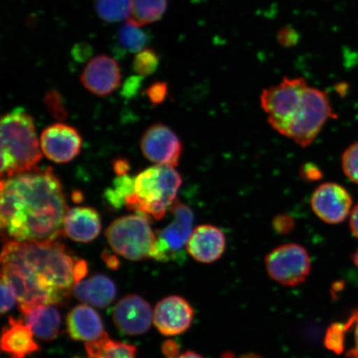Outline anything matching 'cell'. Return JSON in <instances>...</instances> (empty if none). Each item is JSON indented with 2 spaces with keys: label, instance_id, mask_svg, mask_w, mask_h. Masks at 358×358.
Returning <instances> with one entry per match:
<instances>
[{
  "label": "cell",
  "instance_id": "1",
  "mask_svg": "<svg viewBox=\"0 0 358 358\" xmlns=\"http://www.w3.org/2000/svg\"><path fill=\"white\" fill-rule=\"evenodd\" d=\"M67 211L64 189L51 168L2 178L0 222L8 241L57 240Z\"/></svg>",
  "mask_w": 358,
  "mask_h": 358
},
{
  "label": "cell",
  "instance_id": "2",
  "mask_svg": "<svg viewBox=\"0 0 358 358\" xmlns=\"http://www.w3.org/2000/svg\"><path fill=\"white\" fill-rule=\"evenodd\" d=\"M78 259L57 239L7 241L1 254V278L15 289L20 306H55L73 290Z\"/></svg>",
  "mask_w": 358,
  "mask_h": 358
},
{
  "label": "cell",
  "instance_id": "3",
  "mask_svg": "<svg viewBox=\"0 0 358 358\" xmlns=\"http://www.w3.org/2000/svg\"><path fill=\"white\" fill-rule=\"evenodd\" d=\"M1 176L8 178L33 171L42 159L32 116L16 108L2 116Z\"/></svg>",
  "mask_w": 358,
  "mask_h": 358
},
{
  "label": "cell",
  "instance_id": "4",
  "mask_svg": "<svg viewBox=\"0 0 358 358\" xmlns=\"http://www.w3.org/2000/svg\"><path fill=\"white\" fill-rule=\"evenodd\" d=\"M182 178L167 165H155L136 177L134 194L125 201V207L161 220L176 203Z\"/></svg>",
  "mask_w": 358,
  "mask_h": 358
},
{
  "label": "cell",
  "instance_id": "5",
  "mask_svg": "<svg viewBox=\"0 0 358 358\" xmlns=\"http://www.w3.org/2000/svg\"><path fill=\"white\" fill-rule=\"evenodd\" d=\"M106 236L115 252L134 262L150 258L156 240L149 217L141 213L116 219L107 228Z\"/></svg>",
  "mask_w": 358,
  "mask_h": 358
},
{
  "label": "cell",
  "instance_id": "6",
  "mask_svg": "<svg viewBox=\"0 0 358 358\" xmlns=\"http://www.w3.org/2000/svg\"><path fill=\"white\" fill-rule=\"evenodd\" d=\"M337 117L328 94L308 87L301 106L289 123L285 136L303 148L310 146L329 119Z\"/></svg>",
  "mask_w": 358,
  "mask_h": 358
},
{
  "label": "cell",
  "instance_id": "7",
  "mask_svg": "<svg viewBox=\"0 0 358 358\" xmlns=\"http://www.w3.org/2000/svg\"><path fill=\"white\" fill-rule=\"evenodd\" d=\"M308 87L304 78H285L279 84L263 90L261 105L275 131L285 136Z\"/></svg>",
  "mask_w": 358,
  "mask_h": 358
},
{
  "label": "cell",
  "instance_id": "8",
  "mask_svg": "<svg viewBox=\"0 0 358 358\" xmlns=\"http://www.w3.org/2000/svg\"><path fill=\"white\" fill-rule=\"evenodd\" d=\"M173 220L157 232L156 240L150 258L160 262L179 261L183 259L186 248L192 234L194 216L192 209L176 200L170 208Z\"/></svg>",
  "mask_w": 358,
  "mask_h": 358
},
{
  "label": "cell",
  "instance_id": "9",
  "mask_svg": "<svg viewBox=\"0 0 358 358\" xmlns=\"http://www.w3.org/2000/svg\"><path fill=\"white\" fill-rule=\"evenodd\" d=\"M267 274L273 280L284 286H298L310 275L311 259L303 246L289 243L273 249L266 255Z\"/></svg>",
  "mask_w": 358,
  "mask_h": 358
},
{
  "label": "cell",
  "instance_id": "10",
  "mask_svg": "<svg viewBox=\"0 0 358 358\" xmlns=\"http://www.w3.org/2000/svg\"><path fill=\"white\" fill-rule=\"evenodd\" d=\"M145 158L158 165L176 167L182 153L177 134L166 125L156 124L147 129L141 142Z\"/></svg>",
  "mask_w": 358,
  "mask_h": 358
},
{
  "label": "cell",
  "instance_id": "11",
  "mask_svg": "<svg viewBox=\"0 0 358 358\" xmlns=\"http://www.w3.org/2000/svg\"><path fill=\"white\" fill-rule=\"evenodd\" d=\"M352 199L349 192L335 182L317 187L311 198V208L320 220L336 225L346 220L351 213Z\"/></svg>",
  "mask_w": 358,
  "mask_h": 358
},
{
  "label": "cell",
  "instance_id": "12",
  "mask_svg": "<svg viewBox=\"0 0 358 358\" xmlns=\"http://www.w3.org/2000/svg\"><path fill=\"white\" fill-rule=\"evenodd\" d=\"M194 317V308L187 299L170 295L156 304L153 321L160 334L176 336L185 333L190 328Z\"/></svg>",
  "mask_w": 358,
  "mask_h": 358
},
{
  "label": "cell",
  "instance_id": "13",
  "mask_svg": "<svg viewBox=\"0 0 358 358\" xmlns=\"http://www.w3.org/2000/svg\"><path fill=\"white\" fill-rule=\"evenodd\" d=\"M112 317L122 333L137 336L149 331L154 313L145 299L136 294H129L115 304Z\"/></svg>",
  "mask_w": 358,
  "mask_h": 358
},
{
  "label": "cell",
  "instance_id": "14",
  "mask_svg": "<svg viewBox=\"0 0 358 358\" xmlns=\"http://www.w3.org/2000/svg\"><path fill=\"white\" fill-rule=\"evenodd\" d=\"M82 138L73 127L57 123L44 129L42 151L48 159L58 164L69 163L80 153Z\"/></svg>",
  "mask_w": 358,
  "mask_h": 358
},
{
  "label": "cell",
  "instance_id": "15",
  "mask_svg": "<svg viewBox=\"0 0 358 358\" xmlns=\"http://www.w3.org/2000/svg\"><path fill=\"white\" fill-rule=\"evenodd\" d=\"M80 79L89 92L96 96H105L119 87L122 73L113 58L99 55L88 62Z\"/></svg>",
  "mask_w": 358,
  "mask_h": 358
},
{
  "label": "cell",
  "instance_id": "16",
  "mask_svg": "<svg viewBox=\"0 0 358 358\" xmlns=\"http://www.w3.org/2000/svg\"><path fill=\"white\" fill-rule=\"evenodd\" d=\"M226 248V236L220 228L211 224H203L192 231L186 250L195 261L212 264L223 256Z\"/></svg>",
  "mask_w": 358,
  "mask_h": 358
},
{
  "label": "cell",
  "instance_id": "17",
  "mask_svg": "<svg viewBox=\"0 0 358 358\" xmlns=\"http://www.w3.org/2000/svg\"><path fill=\"white\" fill-rule=\"evenodd\" d=\"M101 230L100 215L94 208L78 207L66 213L62 234L73 241L90 243L99 236Z\"/></svg>",
  "mask_w": 358,
  "mask_h": 358
},
{
  "label": "cell",
  "instance_id": "18",
  "mask_svg": "<svg viewBox=\"0 0 358 358\" xmlns=\"http://www.w3.org/2000/svg\"><path fill=\"white\" fill-rule=\"evenodd\" d=\"M66 329L71 338L86 343L96 341L106 333L101 316L87 304H80L70 311Z\"/></svg>",
  "mask_w": 358,
  "mask_h": 358
},
{
  "label": "cell",
  "instance_id": "19",
  "mask_svg": "<svg viewBox=\"0 0 358 358\" xmlns=\"http://www.w3.org/2000/svg\"><path fill=\"white\" fill-rule=\"evenodd\" d=\"M33 331L22 320L10 317L3 327L1 336V349L10 358H27L39 350L34 338Z\"/></svg>",
  "mask_w": 358,
  "mask_h": 358
},
{
  "label": "cell",
  "instance_id": "20",
  "mask_svg": "<svg viewBox=\"0 0 358 358\" xmlns=\"http://www.w3.org/2000/svg\"><path fill=\"white\" fill-rule=\"evenodd\" d=\"M26 324L29 326L36 337L52 341L57 337L61 327L59 311L52 304L20 306Z\"/></svg>",
  "mask_w": 358,
  "mask_h": 358
},
{
  "label": "cell",
  "instance_id": "21",
  "mask_svg": "<svg viewBox=\"0 0 358 358\" xmlns=\"http://www.w3.org/2000/svg\"><path fill=\"white\" fill-rule=\"evenodd\" d=\"M73 293L80 301L98 308H106L114 301L116 287L109 277L96 275L76 284Z\"/></svg>",
  "mask_w": 358,
  "mask_h": 358
},
{
  "label": "cell",
  "instance_id": "22",
  "mask_svg": "<svg viewBox=\"0 0 358 358\" xmlns=\"http://www.w3.org/2000/svg\"><path fill=\"white\" fill-rule=\"evenodd\" d=\"M87 358H136L137 349L131 344L115 341L106 333L96 341L86 343Z\"/></svg>",
  "mask_w": 358,
  "mask_h": 358
},
{
  "label": "cell",
  "instance_id": "23",
  "mask_svg": "<svg viewBox=\"0 0 358 358\" xmlns=\"http://www.w3.org/2000/svg\"><path fill=\"white\" fill-rule=\"evenodd\" d=\"M167 6L168 0H131L128 22L138 27L152 24L163 17Z\"/></svg>",
  "mask_w": 358,
  "mask_h": 358
},
{
  "label": "cell",
  "instance_id": "24",
  "mask_svg": "<svg viewBox=\"0 0 358 358\" xmlns=\"http://www.w3.org/2000/svg\"><path fill=\"white\" fill-rule=\"evenodd\" d=\"M131 0H95V10L102 20L116 22L127 19Z\"/></svg>",
  "mask_w": 358,
  "mask_h": 358
},
{
  "label": "cell",
  "instance_id": "25",
  "mask_svg": "<svg viewBox=\"0 0 358 358\" xmlns=\"http://www.w3.org/2000/svg\"><path fill=\"white\" fill-rule=\"evenodd\" d=\"M136 178L127 176H120L116 178L113 185L105 192V198L112 207L120 208L125 206L128 196L132 195L134 191Z\"/></svg>",
  "mask_w": 358,
  "mask_h": 358
},
{
  "label": "cell",
  "instance_id": "26",
  "mask_svg": "<svg viewBox=\"0 0 358 358\" xmlns=\"http://www.w3.org/2000/svg\"><path fill=\"white\" fill-rule=\"evenodd\" d=\"M118 37L120 45L131 52L142 51L149 43V37L145 31L129 22L120 29Z\"/></svg>",
  "mask_w": 358,
  "mask_h": 358
},
{
  "label": "cell",
  "instance_id": "27",
  "mask_svg": "<svg viewBox=\"0 0 358 358\" xmlns=\"http://www.w3.org/2000/svg\"><path fill=\"white\" fill-rule=\"evenodd\" d=\"M159 65L158 53L152 48H145L138 52L133 62V69L141 77H148L153 74Z\"/></svg>",
  "mask_w": 358,
  "mask_h": 358
},
{
  "label": "cell",
  "instance_id": "28",
  "mask_svg": "<svg viewBox=\"0 0 358 358\" xmlns=\"http://www.w3.org/2000/svg\"><path fill=\"white\" fill-rule=\"evenodd\" d=\"M347 331L344 324H331L326 331L324 345L329 351L336 355H342L345 348V334Z\"/></svg>",
  "mask_w": 358,
  "mask_h": 358
},
{
  "label": "cell",
  "instance_id": "29",
  "mask_svg": "<svg viewBox=\"0 0 358 358\" xmlns=\"http://www.w3.org/2000/svg\"><path fill=\"white\" fill-rule=\"evenodd\" d=\"M342 167L349 180L358 185V141L353 143L344 151Z\"/></svg>",
  "mask_w": 358,
  "mask_h": 358
},
{
  "label": "cell",
  "instance_id": "30",
  "mask_svg": "<svg viewBox=\"0 0 358 358\" xmlns=\"http://www.w3.org/2000/svg\"><path fill=\"white\" fill-rule=\"evenodd\" d=\"M44 102L48 111L55 118L64 120L66 117L67 112L64 101H62L61 94L56 91V90H50V91L47 92L44 98Z\"/></svg>",
  "mask_w": 358,
  "mask_h": 358
},
{
  "label": "cell",
  "instance_id": "31",
  "mask_svg": "<svg viewBox=\"0 0 358 358\" xmlns=\"http://www.w3.org/2000/svg\"><path fill=\"white\" fill-rule=\"evenodd\" d=\"M17 301V294L11 285L6 280L1 278V303L0 311L2 315L11 310Z\"/></svg>",
  "mask_w": 358,
  "mask_h": 358
},
{
  "label": "cell",
  "instance_id": "32",
  "mask_svg": "<svg viewBox=\"0 0 358 358\" xmlns=\"http://www.w3.org/2000/svg\"><path fill=\"white\" fill-rule=\"evenodd\" d=\"M146 94L150 101L153 103V104H160V103H162L166 99L168 85L163 82L155 83L147 89Z\"/></svg>",
  "mask_w": 358,
  "mask_h": 358
},
{
  "label": "cell",
  "instance_id": "33",
  "mask_svg": "<svg viewBox=\"0 0 358 358\" xmlns=\"http://www.w3.org/2000/svg\"><path fill=\"white\" fill-rule=\"evenodd\" d=\"M277 40L281 46L292 48L296 46L299 40V34L292 27H283L277 34Z\"/></svg>",
  "mask_w": 358,
  "mask_h": 358
},
{
  "label": "cell",
  "instance_id": "34",
  "mask_svg": "<svg viewBox=\"0 0 358 358\" xmlns=\"http://www.w3.org/2000/svg\"><path fill=\"white\" fill-rule=\"evenodd\" d=\"M345 329H355V347L346 352L345 358H358V308L351 313L347 323L344 324Z\"/></svg>",
  "mask_w": 358,
  "mask_h": 358
},
{
  "label": "cell",
  "instance_id": "35",
  "mask_svg": "<svg viewBox=\"0 0 358 358\" xmlns=\"http://www.w3.org/2000/svg\"><path fill=\"white\" fill-rule=\"evenodd\" d=\"M272 225L277 234H288L294 229V221L287 214H280L273 219Z\"/></svg>",
  "mask_w": 358,
  "mask_h": 358
},
{
  "label": "cell",
  "instance_id": "36",
  "mask_svg": "<svg viewBox=\"0 0 358 358\" xmlns=\"http://www.w3.org/2000/svg\"><path fill=\"white\" fill-rule=\"evenodd\" d=\"M143 77H134L129 78L123 86L122 95L125 98H131L136 95L138 90L141 86Z\"/></svg>",
  "mask_w": 358,
  "mask_h": 358
},
{
  "label": "cell",
  "instance_id": "37",
  "mask_svg": "<svg viewBox=\"0 0 358 358\" xmlns=\"http://www.w3.org/2000/svg\"><path fill=\"white\" fill-rule=\"evenodd\" d=\"M301 176L306 181L319 180L323 177V173L317 165L306 164L301 169Z\"/></svg>",
  "mask_w": 358,
  "mask_h": 358
},
{
  "label": "cell",
  "instance_id": "38",
  "mask_svg": "<svg viewBox=\"0 0 358 358\" xmlns=\"http://www.w3.org/2000/svg\"><path fill=\"white\" fill-rule=\"evenodd\" d=\"M92 48L87 43H78L73 49V56L78 62H85L92 55Z\"/></svg>",
  "mask_w": 358,
  "mask_h": 358
},
{
  "label": "cell",
  "instance_id": "39",
  "mask_svg": "<svg viewBox=\"0 0 358 358\" xmlns=\"http://www.w3.org/2000/svg\"><path fill=\"white\" fill-rule=\"evenodd\" d=\"M162 352L166 358H177L180 355V348L174 340L169 339L162 344Z\"/></svg>",
  "mask_w": 358,
  "mask_h": 358
},
{
  "label": "cell",
  "instance_id": "40",
  "mask_svg": "<svg viewBox=\"0 0 358 358\" xmlns=\"http://www.w3.org/2000/svg\"><path fill=\"white\" fill-rule=\"evenodd\" d=\"M349 224H350L352 234L358 239V204L352 210Z\"/></svg>",
  "mask_w": 358,
  "mask_h": 358
},
{
  "label": "cell",
  "instance_id": "41",
  "mask_svg": "<svg viewBox=\"0 0 358 358\" xmlns=\"http://www.w3.org/2000/svg\"><path fill=\"white\" fill-rule=\"evenodd\" d=\"M129 168V165L127 160L125 159H117L114 162V170L116 173L120 176H124L127 174Z\"/></svg>",
  "mask_w": 358,
  "mask_h": 358
},
{
  "label": "cell",
  "instance_id": "42",
  "mask_svg": "<svg viewBox=\"0 0 358 358\" xmlns=\"http://www.w3.org/2000/svg\"><path fill=\"white\" fill-rule=\"evenodd\" d=\"M103 259L106 263V265L108 266L111 268H117L119 266V261L118 259L115 257L113 255H110L108 253H105L102 256Z\"/></svg>",
  "mask_w": 358,
  "mask_h": 358
},
{
  "label": "cell",
  "instance_id": "43",
  "mask_svg": "<svg viewBox=\"0 0 358 358\" xmlns=\"http://www.w3.org/2000/svg\"><path fill=\"white\" fill-rule=\"evenodd\" d=\"M177 358H204L203 356L199 355L195 352L187 351L182 353V355H179Z\"/></svg>",
  "mask_w": 358,
  "mask_h": 358
},
{
  "label": "cell",
  "instance_id": "44",
  "mask_svg": "<svg viewBox=\"0 0 358 358\" xmlns=\"http://www.w3.org/2000/svg\"><path fill=\"white\" fill-rule=\"evenodd\" d=\"M240 358H264L262 356H259L258 355H256V353H246V355H244L241 356Z\"/></svg>",
  "mask_w": 358,
  "mask_h": 358
},
{
  "label": "cell",
  "instance_id": "45",
  "mask_svg": "<svg viewBox=\"0 0 358 358\" xmlns=\"http://www.w3.org/2000/svg\"><path fill=\"white\" fill-rule=\"evenodd\" d=\"M352 259L353 263H355V266L358 268V249L356 250L355 253L352 255Z\"/></svg>",
  "mask_w": 358,
  "mask_h": 358
},
{
  "label": "cell",
  "instance_id": "46",
  "mask_svg": "<svg viewBox=\"0 0 358 358\" xmlns=\"http://www.w3.org/2000/svg\"><path fill=\"white\" fill-rule=\"evenodd\" d=\"M234 355H231L230 357H228L227 356V353H225V355H224V356L222 357V358H234Z\"/></svg>",
  "mask_w": 358,
  "mask_h": 358
}]
</instances>
